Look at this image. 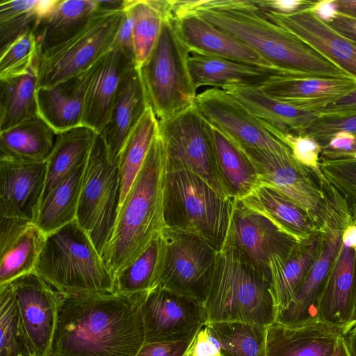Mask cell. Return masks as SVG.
<instances>
[{
	"label": "cell",
	"mask_w": 356,
	"mask_h": 356,
	"mask_svg": "<svg viewBox=\"0 0 356 356\" xmlns=\"http://www.w3.org/2000/svg\"><path fill=\"white\" fill-rule=\"evenodd\" d=\"M147 292L60 293L47 356H136L145 342Z\"/></svg>",
	"instance_id": "cell-1"
},
{
	"label": "cell",
	"mask_w": 356,
	"mask_h": 356,
	"mask_svg": "<svg viewBox=\"0 0 356 356\" xmlns=\"http://www.w3.org/2000/svg\"><path fill=\"white\" fill-rule=\"evenodd\" d=\"M174 1V11L197 15L253 49L281 72L351 77L296 35L268 19L254 1Z\"/></svg>",
	"instance_id": "cell-2"
},
{
	"label": "cell",
	"mask_w": 356,
	"mask_h": 356,
	"mask_svg": "<svg viewBox=\"0 0 356 356\" xmlns=\"http://www.w3.org/2000/svg\"><path fill=\"white\" fill-rule=\"evenodd\" d=\"M166 151L158 132L120 204L102 258L113 276L135 261L166 228L163 214Z\"/></svg>",
	"instance_id": "cell-3"
},
{
	"label": "cell",
	"mask_w": 356,
	"mask_h": 356,
	"mask_svg": "<svg viewBox=\"0 0 356 356\" xmlns=\"http://www.w3.org/2000/svg\"><path fill=\"white\" fill-rule=\"evenodd\" d=\"M204 306L207 323L237 321L268 327L277 316L270 280L227 243L217 252Z\"/></svg>",
	"instance_id": "cell-4"
},
{
	"label": "cell",
	"mask_w": 356,
	"mask_h": 356,
	"mask_svg": "<svg viewBox=\"0 0 356 356\" xmlns=\"http://www.w3.org/2000/svg\"><path fill=\"white\" fill-rule=\"evenodd\" d=\"M35 271L62 294L115 293V277L76 219L47 235Z\"/></svg>",
	"instance_id": "cell-5"
},
{
	"label": "cell",
	"mask_w": 356,
	"mask_h": 356,
	"mask_svg": "<svg viewBox=\"0 0 356 356\" xmlns=\"http://www.w3.org/2000/svg\"><path fill=\"white\" fill-rule=\"evenodd\" d=\"M234 202L197 175L166 167L163 214L167 228L195 234L218 251L227 237Z\"/></svg>",
	"instance_id": "cell-6"
},
{
	"label": "cell",
	"mask_w": 356,
	"mask_h": 356,
	"mask_svg": "<svg viewBox=\"0 0 356 356\" xmlns=\"http://www.w3.org/2000/svg\"><path fill=\"white\" fill-rule=\"evenodd\" d=\"M190 54L178 34L172 10L163 22L154 49L138 68L148 106L159 121L195 103L197 89L189 70Z\"/></svg>",
	"instance_id": "cell-7"
},
{
	"label": "cell",
	"mask_w": 356,
	"mask_h": 356,
	"mask_svg": "<svg viewBox=\"0 0 356 356\" xmlns=\"http://www.w3.org/2000/svg\"><path fill=\"white\" fill-rule=\"evenodd\" d=\"M120 198L119 161L111 160L97 133L83 172L76 220L102 256L115 227Z\"/></svg>",
	"instance_id": "cell-8"
},
{
	"label": "cell",
	"mask_w": 356,
	"mask_h": 356,
	"mask_svg": "<svg viewBox=\"0 0 356 356\" xmlns=\"http://www.w3.org/2000/svg\"><path fill=\"white\" fill-rule=\"evenodd\" d=\"M124 16V10H97L74 36L39 56L38 88L90 69L113 48Z\"/></svg>",
	"instance_id": "cell-9"
},
{
	"label": "cell",
	"mask_w": 356,
	"mask_h": 356,
	"mask_svg": "<svg viewBox=\"0 0 356 356\" xmlns=\"http://www.w3.org/2000/svg\"><path fill=\"white\" fill-rule=\"evenodd\" d=\"M159 133L165 145L168 168L190 171L226 196L218 177L211 126L195 104L159 120Z\"/></svg>",
	"instance_id": "cell-10"
},
{
	"label": "cell",
	"mask_w": 356,
	"mask_h": 356,
	"mask_svg": "<svg viewBox=\"0 0 356 356\" xmlns=\"http://www.w3.org/2000/svg\"><path fill=\"white\" fill-rule=\"evenodd\" d=\"M157 286L204 305L218 250L200 237L165 228ZM156 286V287H157Z\"/></svg>",
	"instance_id": "cell-11"
},
{
	"label": "cell",
	"mask_w": 356,
	"mask_h": 356,
	"mask_svg": "<svg viewBox=\"0 0 356 356\" xmlns=\"http://www.w3.org/2000/svg\"><path fill=\"white\" fill-rule=\"evenodd\" d=\"M195 107L209 124L241 147L280 152L289 146L227 91L210 88L197 94Z\"/></svg>",
	"instance_id": "cell-12"
},
{
	"label": "cell",
	"mask_w": 356,
	"mask_h": 356,
	"mask_svg": "<svg viewBox=\"0 0 356 356\" xmlns=\"http://www.w3.org/2000/svg\"><path fill=\"white\" fill-rule=\"evenodd\" d=\"M140 309L144 343L182 340L207 323L203 305L159 286L146 293Z\"/></svg>",
	"instance_id": "cell-13"
},
{
	"label": "cell",
	"mask_w": 356,
	"mask_h": 356,
	"mask_svg": "<svg viewBox=\"0 0 356 356\" xmlns=\"http://www.w3.org/2000/svg\"><path fill=\"white\" fill-rule=\"evenodd\" d=\"M24 337L33 356H47L53 341L60 293L35 271L10 283Z\"/></svg>",
	"instance_id": "cell-14"
},
{
	"label": "cell",
	"mask_w": 356,
	"mask_h": 356,
	"mask_svg": "<svg viewBox=\"0 0 356 356\" xmlns=\"http://www.w3.org/2000/svg\"><path fill=\"white\" fill-rule=\"evenodd\" d=\"M225 243L239 253L260 274L270 280L271 256H286L297 243L264 216L234 202Z\"/></svg>",
	"instance_id": "cell-15"
},
{
	"label": "cell",
	"mask_w": 356,
	"mask_h": 356,
	"mask_svg": "<svg viewBox=\"0 0 356 356\" xmlns=\"http://www.w3.org/2000/svg\"><path fill=\"white\" fill-rule=\"evenodd\" d=\"M47 163L0 158V216L35 222L42 201Z\"/></svg>",
	"instance_id": "cell-16"
},
{
	"label": "cell",
	"mask_w": 356,
	"mask_h": 356,
	"mask_svg": "<svg viewBox=\"0 0 356 356\" xmlns=\"http://www.w3.org/2000/svg\"><path fill=\"white\" fill-rule=\"evenodd\" d=\"M260 9L268 19L296 35L356 80V45L309 8L288 15Z\"/></svg>",
	"instance_id": "cell-17"
},
{
	"label": "cell",
	"mask_w": 356,
	"mask_h": 356,
	"mask_svg": "<svg viewBox=\"0 0 356 356\" xmlns=\"http://www.w3.org/2000/svg\"><path fill=\"white\" fill-rule=\"evenodd\" d=\"M261 90L298 109L317 113L355 91L356 80L282 73L273 76Z\"/></svg>",
	"instance_id": "cell-18"
},
{
	"label": "cell",
	"mask_w": 356,
	"mask_h": 356,
	"mask_svg": "<svg viewBox=\"0 0 356 356\" xmlns=\"http://www.w3.org/2000/svg\"><path fill=\"white\" fill-rule=\"evenodd\" d=\"M343 227L323 234L321 250L292 302L277 316V323L298 327L318 321V303L330 269L342 244Z\"/></svg>",
	"instance_id": "cell-19"
},
{
	"label": "cell",
	"mask_w": 356,
	"mask_h": 356,
	"mask_svg": "<svg viewBox=\"0 0 356 356\" xmlns=\"http://www.w3.org/2000/svg\"><path fill=\"white\" fill-rule=\"evenodd\" d=\"M172 14L178 34L190 54L220 57L280 72L253 49L197 15L173 10Z\"/></svg>",
	"instance_id": "cell-20"
},
{
	"label": "cell",
	"mask_w": 356,
	"mask_h": 356,
	"mask_svg": "<svg viewBox=\"0 0 356 356\" xmlns=\"http://www.w3.org/2000/svg\"><path fill=\"white\" fill-rule=\"evenodd\" d=\"M135 65L132 56L120 47H113L92 66L83 125L96 133L103 128L122 79Z\"/></svg>",
	"instance_id": "cell-21"
},
{
	"label": "cell",
	"mask_w": 356,
	"mask_h": 356,
	"mask_svg": "<svg viewBox=\"0 0 356 356\" xmlns=\"http://www.w3.org/2000/svg\"><path fill=\"white\" fill-rule=\"evenodd\" d=\"M355 250L341 244L318 303V321L350 330L356 325Z\"/></svg>",
	"instance_id": "cell-22"
},
{
	"label": "cell",
	"mask_w": 356,
	"mask_h": 356,
	"mask_svg": "<svg viewBox=\"0 0 356 356\" xmlns=\"http://www.w3.org/2000/svg\"><path fill=\"white\" fill-rule=\"evenodd\" d=\"M46 237L35 222L0 218V286L34 270Z\"/></svg>",
	"instance_id": "cell-23"
},
{
	"label": "cell",
	"mask_w": 356,
	"mask_h": 356,
	"mask_svg": "<svg viewBox=\"0 0 356 356\" xmlns=\"http://www.w3.org/2000/svg\"><path fill=\"white\" fill-rule=\"evenodd\" d=\"M148 107L139 69L135 65L122 79L108 119L97 133L111 161H119L127 139Z\"/></svg>",
	"instance_id": "cell-24"
},
{
	"label": "cell",
	"mask_w": 356,
	"mask_h": 356,
	"mask_svg": "<svg viewBox=\"0 0 356 356\" xmlns=\"http://www.w3.org/2000/svg\"><path fill=\"white\" fill-rule=\"evenodd\" d=\"M349 331L321 321L298 327L275 322L267 328L266 356H332Z\"/></svg>",
	"instance_id": "cell-25"
},
{
	"label": "cell",
	"mask_w": 356,
	"mask_h": 356,
	"mask_svg": "<svg viewBox=\"0 0 356 356\" xmlns=\"http://www.w3.org/2000/svg\"><path fill=\"white\" fill-rule=\"evenodd\" d=\"M92 66L51 86L37 88L38 114L56 134L83 125Z\"/></svg>",
	"instance_id": "cell-26"
},
{
	"label": "cell",
	"mask_w": 356,
	"mask_h": 356,
	"mask_svg": "<svg viewBox=\"0 0 356 356\" xmlns=\"http://www.w3.org/2000/svg\"><path fill=\"white\" fill-rule=\"evenodd\" d=\"M238 201L249 209L268 218L297 243H307L323 234L307 212L266 186L261 184Z\"/></svg>",
	"instance_id": "cell-27"
},
{
	"label": "cell",
	"mask_w": 356,
	"mask_h": 356,
	"mask_svg": "<svg viewBox=\"0 0 356 356\" xmlns=\"http://www.w3.org/2000/svg\"><path fill=\"white\" fill-rule=\"evenodd\" d=\"M188 67L197 89L206 86L222 90L236 87L261 88L273 76L282 74L247 63L199 54H190Z\"/></svg>",
	"instance_id": "cell-28"
},
{
	"label": "cell",
	"mask_w": 356,
	"mask_h": 356,
	"mask_svg": "<svg viewBox=\"0 0 356 356\" xmlns=\"http://www.w3.org/2000/svg\"><path fill=\"white\" fill-rule=\"evenodd\" d=\"M238 99L284 141L289 134L300 135L317 113L298 109L266 95L261 88L236 87L224 90Z\"/></svg>",
	"instance_id": "cell-29"
},
{
	"label": "cell",
	"mask_w": 356,
	"mask_h": 356,
	"mask_svg": "<svg viewBox=\"0 0 356 356\" xmlns=\"http://www.w3.org/2000/svg\"><path fill=\"white\" fill-rule=\"evenodd\" d=\"M323 238V234H321L307 243H296L286 256L274 254L270 257V288L277 314L286 309L293 300L321 250Z\"/></svg>",
	"instance_id": "cell-30"
},
{
	"label": "cell",
	"mask_w": 356,
	"mask_h": 356,
	"mask_svg": "<svg viewBox=\"0 0 356 356\" xmlns=\"http://www.w3.org/2000/svg\"><path fill=\"white\" fill-rule=\"evenodd\" d=\"M211 126L218 173L224 193L233 201L242 200L261 185L255 166L237 143Z\"/></svg>",
	"instance_id": "cell-31"
},
{
	"label": "cell",
	"mask_w": 356,
	"mask_h": 356,
	"mask_svg": "<svg viewBox=\"0 0 356 356\" xmlns=\"http://www.w3.org/2000/svg\"><path fill=\"white\" fill-rule=\"evenodd\" d=\"M97 10L95 0H60L54 10L38 22L33 31L39 56L74 36Z\"/></svg>",
	"instance_id": "cell-32"
},
{
	"label": "cell",
	"mask_w": 356,
	"mask_h": 356,
	"mask_svg": "<svg viewBox=\"0 0 356 356\" xmlns=\"http://www.w3.org/2000/svg\"><path fill=\"white\" fill-rule=\"evenodd\" d=\"M57 134L38 115L0 132V158L26 162H45Z\"/></svg>",
	"instance_id": "cell-33"
},
{
	"label": "cell",
	"mask_w": 356,
	"mask_h": 356,
	"mask_svg": "<svg viewBox=\"0 0 356 356\" xmlns=\"http://www.w3.org/2000/svg\"><path fill=\"white\" fill-rule=\"evenodd\" d=\"M97 133L81 125L57 134L46 161L47 179L42 200L72 170L86 161Z\"/></svg>",
	"instance_id": "cell-34"
},
{
	"label": "cell",
	"mask_w": 356,
	"mask_h": 356,
	"mask_svg": "<svg viewBox=\"0 0 356 356\" xmlns=\"http://www.w3.org/2000/svg\"><path fill=\"white\" fill-rule=\"evenodd\" d=\"M86 161L72 170L42 200L35 223L46 236L76 219Z\"/></svg>",
	"instance_id": "cell-35"
},
{
	"label": "cell",
	"mask_w": 356,
	"mask_h": 356,
	"mask_svg": "<svg viewBox=\"0 0 356 356\" xmlns=\"http://www.w3.org/2000/svg\"><path fill=\"white\" fill-rule=\"evenodd\" d=\"M125 9L133 19L134 56L139 68L154 49L163 22L172 10V0H127Z\"/></svg>",
	"instance_id": "cell-36"
},
{
	"label": "cell",
	"mask_w": 356,
	"mask_h": 356,
	"mask_svg": "<svg viewBox=\"0 0 356 356\" xmlns=\"http://www.w3.org/2000/svg\"><path fill=\"white\" fill-rule=\"evenodd\" d=\"M38 61L26 74L1 81L0 132L38 114Z\"/></svg>",
	"instance_id": "cell-37"
},
{
	"label": "cell",
	"mask_w": 356,
	"mask_h": 356,
	"mask_svg": "<svg viewBox=\"0 0 356 356\" xmlns=\"http://www.w3.org/2000/svg\"><path fill=\"white\" fill-rule=\"evenodd\" d=\"M159 120L149 106L127 139L119 159L120 204L122 203L140 172L158 132Z\"/></svg>",
	"instance_id": "cell-38"
},
{
	"label": "cell",
	"mask_w": 356,
	"mask_h": 356,
	"mask_svg": "<svg viewBox=\"0 0 356 356\" xmlns=\"http://www.w3.org/2000/svg\"><path fill=\"white\" fill-rule=\"evenodd\" d=\"M163 253L164 242L161 234L135 261L115 275V292L134 295L156 287Z\"/></svg>",
	"instance_id": "cell-39"
},
{
	"label": "cell",
	"mask_w": 356,
	"mask_h": 356,
	"mask_svg": "<svg viewBox=\"0 0 356 356\" xmlns=\"http://www.w3.org/2000/svg\"><path fill=\"white\" fill-rule=\"evenodd\" d=\"M224 356H266V326L243 322L207 323Z\"/></svg>",
	"instance_id": "cell-40"
},
{
	"label": "cell",
	"mask_w": 356,
	"mask_h": 356,
	"mask_svg": "<svg viewBox=\"0 0 356 356\" xmlns=\"http://www.w3.org/2000/svg\"><path fill=\"white\" fill-rule=\"evenodd\" d=\"M320 170L325 188L335 202L346 203L356 214V154L332 159H320Z\"/></svg>",
	"instance_id": "cell-41"
},
{
	"label": "cell",
	"mask_w": 356,
	"mask_h": 356,
	"mask_svg": "<svg viewBox=\"0 0 356 356\" xmlns=\"http://www.w3.org/2000/svg\"><path fill=\"white\" fill-rule=\"evenodd\" d=\"M0 356H33L24 337L18 305L9 284L0 286Z\"/></svg>",
	"instance_id": "cell-42"
},
{
	"label": "cell",
	"mask_w": 356,
	"mask_h": 356,
	"mask_svg": "<svg viewBox=\"0 0 356 356\" xmlns=\"http://www.w3.org/2000/svg\"><path fill=\"white\" fill-rule=\"evenodd\" d=\"M40 20L37 0H1L0 50L25 33L33 32Z\"/></svg>",
	"instance_id": "cell-43"
},
{
	"label": "cell",
	"mask_w": 356,
	"mask_h": 356,
	"mask_svg": "<svg viewBox=\"0 0 356 356\" xmlns=\"http://www.w3.org/2000/svg\"><path fill=\"white\" fill-rule=\"evenodd\" d=\"M38 60L36 38L30 31L0 50V81L26 74Z\"/></svg>",
	"instance_id": "cell-44"
},
{
	"label": "cell",
	"mask_w": 356,
	"mask_h": 356,
	"mask_svg": "<svg viewBox=\"0 0 356 356\" xmlns=\"http://www.w3.org/2000/svg\"><path fill=\"white\" fill-rule=\"evenodd\" d=\"M340 131L356 136V113L341 117L317 115L300 136L313 138L323 147Z\"/></svg>",
	"instance_id": "cell-45"
},
{
	"label": "cell",
	"mask_w": 356,
	"mask_h": 356,
	"mask_svg": "<svg viewBox=\"0 0 356 356\" xmlns=\"http://www.w3.org/2000/svg\"><path fill=\"white\" fill-rule=\"evenodd\" d=\"M284 142L291 148L295 159L301 164L313 170L324 186L319 166L321 147L318 143L309 136L293 134L287 135L284 138Z\"/></svg>",
	"instance_id": "cell-46"
},
{
	"label": "cell",
	"mask_w": 356,
	"mask_h": 356,
	"mask_svg": "<svg viewBox=\"0 0 356 356\" xmlns=\"http://www.w3.org/2000/svg\"><path fill=\"white\" fill-rule=\"evenodd\" d=\"M197 334L179 341L144 343L136 356H186Z\"/></svg>",
	"instance_id": "cell-47"
},
{
	"label": "cell",
	"mask_w": 356,
	"mask_h": 356,
	"mask_svg": "<svg viewBox=\"0 0 356 356\" xmlns=\"http://www.w3.org/2000/svg\"><path fill=\"white\" fill-rule=\"evenodd\" d=\"M186 356H224L218 341L207 324L198 331Z\"/></svg>",
	"instance_id": "cell-48"
},
{
	"label": "cell",
	"mask_w": 356,
	"mask_h": 356,
	"mask_svg": "<svg viewBox=\"0 0 356 356\" xmlns=\"http://www.w3.org/2000/svg\"><path fill=\"white\" fill-rule=\"evenodd\" d=\"M254 1L264 10L285 15L309 8L314 2V1L307 0H260Z\"/></svg>",
	"instance_id": "cell-49"
},
{
	"label": "cell",
	"mask_w": 356,
	"mask_h": 356,
	"mask_svg": "<svg viewBox=\"0 0 356 356\" xmlns=\"http://www.w3.org/2000/svg\"><path fill=\"white\" fill-rule=\"evenodd\" d=\"M317 115L341 117L356 113V90L348 95L320 109Z\"/></svg>",
	"instance_id": "cell-50"
},
{
	"label": "cell",
	"mask_w": 356,
	"mask_h": 356,
	"mask_svg": "<svg viewBox=\"0 0 356 356\" xmlns=\"http://www.w3.org/2000/svg\"><path fill=\"white\" fill-rule=\"evenodd\" d=\"M327 24L356 45V17L347 15L339 12L337 16Z\"/></svg>",
	"instance_id": "cell-51"
},
{
	"label": "cell",
	"mask_w": 356,
	"mask_h": 356,
	"mask_svg": "<svg viewBox=\"0 0 356 356\" xmlns=\"http://www.w3.org/2000/svg\"><path fill=\"white\" fill-rule=\"evenodd\" d=\"M124 11L125 16L113 47L123 49L134 58L132 40L133 19L130 13L126 9Z\"/></svg>",
	"instance_id": "cell-52"
},
{
	"label": "cell",
	"mask_w": 356,
	"mask_h": 356,
	"mask_svg": "<svg viewBox=\"0 0 356 356\" xmlns=\"http://www.w3.org/2000/svg\"><path fill=\"white\" fill-rule=\"evenodd\" d=\"M309 10L326 23L331 22L339 13L334 0L314 1Z\"/></svg>",
	"instance_id": "cell-53"
},
{
	"label": "cell",
	"mask_w": 356,
	"mask_h": 356,
	"mask_svg": "<svg viewBox=\"0 0 356 356\" xmlns=\"http://www.w3.org/2000/svg\"><path fill=\"white\" fill-rule=\"evenodd\" d=\"M95 1L97 10L102 11L124 10L127 3V0Z\"/></svg>",
	"instance_id": "cell-54"
},
{
	"label": "cell",
	"mask_w": 356,
	"mask_h": 356,
	"mask_svg": "<svg viewBox=\"0 0 356 356\" xmlns=\"http://www.w3.org/2000/svg\"><path fill=\"white\" fill-rule=\"evenodd\" d=\"M342 243L348 248L356 249V225H348L344 228Z\"/></svg>",
	"instance_id": "cell-55"
},
{
	"label": "cell",
	"mask_w": 356,
	"mask_h": 356,
	"mask_svg": "<svg viewBox=\"0 0 356 356\" xmlns=\"http://www.w3.org/2000/svg\"><path fill=\"white\" fill-rule=\"evenodd\" d=\"M334 3L339 13L356 17V0H334Z\"/></svg>",
	"instance_id": "cell-56"
},
{
	"label": "cell",
	"mask_w": 356,
	"mask_h": 356,
	"mask_svg": "<svg viewBox=\"0 0 356 356\" xmlns=\"http://www.w3.org/2000/svg\"><path fill=\"white\" fill-rule=\"evenodd\" d=\"M350 356H356V325L344 336Z\"/></svg>",
	"instance_id": "cell-57"
},
{
	"label": "cell",
	"mask_w": 356,
	"mask_h": 356,
	"mask_svg": "<svg viewBox=\"0 0 356 356\" xmlns=\"http://www.w3.org/2000/svg\"><path fill=\"white\" fill-rule=\"evenodd\" d=\"M332 356H350L344 337L339 340L334 353Z\"/></svg>",
	"instance_id": "cell-58"
},
{
	"label": "cell",
	"mask_w": 356,
	"mask_h": 356,
	"mask_svg": "<svg viewBox=\"0 0 356 356\" xmlns=\"http://www.w3.org/2000/svg\"><path fill=\"white\" fill-rule=\"evenodd\" d=\"M356 154V136H355V142H354V144H353L352 152L349 154Z\"/></svg>",
	"instance_id": "cell-59"
},
{
	"label": "cell",
	"mask_w": 356,
	"mask_h": 356,
	"mask_svg": "<svg viewBox=\"0 0 356 356\" xmlns=\"http://www.w3.org/2000/svg\"><path fill=\"white\" fill-rule=\"evenodd\" d=\"M355 278L356 280V249H355Z\"/></svg>",
	"instance_id": "cell-60"
}]
</instances>
